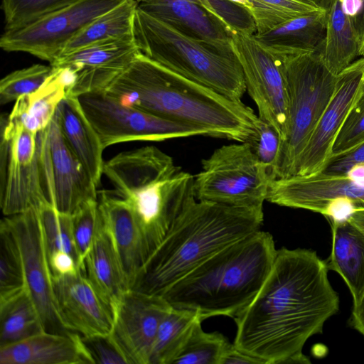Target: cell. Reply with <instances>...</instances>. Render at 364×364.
I'll return each instance as SVG.
<instances>
[{
  "mask_svg": "<svg viewBox=\"0 0 364 364\" xmlns=\"http://www.w3.org/2000/svg\"><path fill=\"white\" fill-rule=\"evenodd\" d=\"M326 262L306 249L277 250L250 305L234 320V346L262 364H309L303 348L339 309Z\"/></svg>",
  "mask_w": 364,
  "mask_h": 364,
  "instance_id": "6da1fadb",
  "label": "cell"
},
{
  "mask_svg": "<svg viewBox=\"0 0 364 364\" xmlns=\"http://www.w3.org/2000/svg\"><path fill=\"white\" fill-rule=\"evenodd\" d=\"M105 92L122 105L238 142L255 137L260 121L242 101L188 80L141 52Z\"/></svg>",
  "mask_w": 364,
  "mask_h": 364,
  "instance_id": "7a4b0ae2",
  "label": "cell"
},
{
  "mask_svg": "<svg viewBox=\"0 0 364 364\" xmlns=\"http://www.w3.org/2000/svg\"><path fill=\"white\" fill-rule=\"evenodd\" d=\"M263 220V209L198 200L193 194L131 289L162 296L215 253L259 230Z\"/></svg>",
  "mask_w": 364,
  "mask_h": 364,
  "instance_id": "3957f363",
  "label": "cell"
},
{
  "mask_svg": "<svg viewBox=\"0 0 364 364\" xmlns=\"http://www.w3.org/2000/svg\"><path fill=\"white\" fill-rule=\"evenodd\" d=\"M271 234L256 231L223 248L162 295L172 306L197 311L203 320L235 318L262 287L277 253Z\"/></svg>",
  "mask_w": 364,
  "mask_h": 364,
  "instance_id": "277c9868",
  "label": "cell"
},
{
  "mask_svg": "<svg viewBox=\"0 0 364 364\" xmlns=\"http://www.w3.org/2000/svg\"><path fill=\"white\" fill-rule=\"evenodd\" d=\"M103 175L133 212L149 258L193 194L194 176L154 146L119 153L105 162Z\"/></svg>",
  "mask_w": 364,
  "mask_h": 364,
  "instance_id": "5b68a950",
  "label": "cell"
},
{
  "mask_svg": "<svg viewBox=\"0 0 364 364\" xmlns=\"http://www.w3.org/2000/svg\"><path fill=\"white\" fill-rule=\"evenodd\" d=\"M133 37L146 56L169 70L229 99L241 101L244 74L231 43L188 36L137 9Z\"/></svg>",
  "mask_w": 364,
  "mask_h": 364,
  "instance_id": "8992f818",
  "label": "cell"
},
{
  "mask_svg": "<svg viewBox=\"0 0 364 364\" xmlns=\"http://www.w3.org/2000/svg\"><path fill=\"white\" fill-rule=\"evenodd\" d=\"M0 205L5 216L48 201L53 205L47 128L38 133L1 117Z\"/></svg>",
  "mask_w": 364,
  "mask_h": 364,
  "instance_id": "52a82bcc",
  "label": "cell"
},
{
  "mask_svg": "<svg viewBox=\"0 0 364 364\" xmlns=\"http://www.w3.org/2000/svg\"><path fill=\"white\" fill-rule=\"evenodd\" d=\"M322 50L277 56L288 93V126L277 178L294 176L299 157L331 101L337 75L327 68Z\"/></svg>",
  "mask_w": 364,
  "mask_h": 364,
  "instance_id": "ba28073f",
  "label": "cell"
},
{
  "mask_svg": "<svg viewBox=\"0 0 364 364\" xmlns=\"http://www.w3.org/2000/svg\"><path fill=\"white\" fill-rule=\"evenodd\" d=\"M274 181L246 142L223 145L202 161L193 178L198 200L228 206L263 209Z\"/></svg>",
  "mask_w": 364,
  "mask_h": 364,
  "instance_id": "9c48e42d",
  "label": "cell"
},
{
  "mask_svg": "<svg viewBox=\"0 0 364 364\" xmlns=\"http://www.w3.org/2000/svg\"><path fill=\"white\" fill-rule=\"evenodd\" d=\"M78 99L105 149L127 141H161L193 136H210L207 130L200 127L122 105L105 92L84 94Z\"/></svg>",
  "mask_w": 364,
  "mask_h": 364,
  "instance_id": "30bf717a",
  "label": "cell"
},
{
  "mask_svg": "<svg viewBox=\"0 0 364 364\" xmlns=\"http://www.w3.org/2000/svg\"><path fill=\"white\" fill-rule=\"evenodd\" d=\"M267 200L284 207L318 213L330 222L364 210V184L346 174L294 175L274 180Z\"/></svg>",
  "mask_w": 364,
  "mask_h": 364,
  "instance_id": "8fae6325",
  "label": "cell"
},
{
  "mask_svg": "<svg viewBox=\"0 0 364 364\" xmlns=\"http://www.w3.org/2000/svg\"><path fill=\"white\" fill-rule=\"evenodd\" d=\"M124 0H79L24 26L4 30L0 47L52 63L66 43L94 19Z\"/></svg>",
  "mask_w": 364,
  "mask_h": 364,
  "instance_id": "7c38bea8",
  "label": "cell"
},
{
  "mask_svg": "<svg viewBox=\"0 0 364 364\" xmlns=\"http://www.w3.org/2000/svg\"><path fill=\"white\" fill-rule=\"evenodd\" d=\"M232 44L259 118L277 131L283 143L288 126V93L279 58L262 47L254 35L235 33Z\"/></svg>",
  "mask_w": 364,
  "mask_h": 364,
  "instance_id": "4fadbf2b",
  "label": "cell"
},
{
  "mask_svg": "<svg viewBox=\"0 0 364 364\" xmlns=\"http://www.w3.org/2000/svg\"><path fill=\"white\" fill-rule=\"evenodd\" d=\"M2 220L14 235L21 256L26 287L41 317L44 331L70 332L58 316L53 291V274L48 263L38 206Z\"/></svg>",
  "mask_w": 364,
  "mask_h": 364,
  "instance_id": "5bb4252c",
  "label": "cell"
},
{
  "mask_svg": "<svg viewBox=\"0 0 364 364\" xmlns=\"http://www.w3.org/2000/svg\"><path fill=\"white\" fill-rule=\"evenodd\" d=\"M171 308L162 296L125 291L109 335L128 364H149L159 326Z\"/></svg>",
  "mask_w": 364,
  "mask_h": 364,
  "instance_id": "9a60e30c",
  "label": "cell"
},
{
  "mask_svg": "<svg viewBox=\"0 0 364 364\" xmlns=\"http://www.w3.org/2000/svg\"><path fill=\"white\" fill-rule=\"evenodd\" d=\"M363 93L364 58H361L337 75L333 95L299 157L295 175L323 171L342 125Z\"/></svg>",
  "mask_w": 364,
  "mask_h": 364,
  "instance_id": "2e32d148",
  "label": "cell"
},
{
  "mask_svg": "<svg viewBox=\"0 0 364 364\" xmlns=\"http://www.w3.org/2000/svg\"><path fill=\"white\" fill-rule=\"evenodd\" d=\"M139 52L132 36L85 46L59 56L50 65L74 73L75 83L69 95L78 97L105 92Z\"/></svg>",
  "mask_w": 364,
  "mask_h": 364,
  "instance_id": "e0dca14e",
  "label": "cell"
},
{
  "mask_svg": "<svg viewBox=\"0 0 364 364\" xmlns=\"http://www.w3.org/2000/svg\"><path fill=\"white\" fill-rule=\"evenodd\" d=\"M55 306L63 326L82 337L107 336L113 315L85 274L53 277Z\"/></svg>",
  "mask_w": 364,
  "mask_h": 364,
  "instance_id": "ac0fdd59",
  "label": "cell"
},
{
  "mask_svg": "<svg viewBox=\"0 0 364 364\" xmlns=\"http://www.w3.org/2000/svg\"><path fill=\"white\" fill-rule=\"evenodd\" d=\"M52 175L53 205L72 215L85 201L97 199V186L64 138L55 113L47 127Z\"/></svg>",
  "mask_w": 364,
  "mask_h": 364,
  "instance_id": "d6986e66",
  "label": "cell"
},
{
  "mask_svg": "<svg viewBox=\"0 0 364 364\" xmlns=\"http://www.w3.org/2000/svg\"><path fill=\"white\" fill-rule=\"evenodd\" d=\"M99 211L117 252L126 280L131 289L148 258L140 228L128 204L109 191L97 196Z\"/></svg>",
  "mask_w": 364,
  "mask_h": 364,
  "instance_id": "ffe728a7",
  "label": "cell"
},
{
  "mask_svg": "<svg viewBox=\"0 0 364 364\" xmlns=\"http://www.w3.org/2000/svg\"><path fill=\"white\" fill-rule=\"evenodd\" d=\"M1 364H94L91 353L77 333L42 331L0 347Z\"/></svg>",
  "mask_w": 364,
  "mask_h": 364,
  "instance_id": "44dd1931",
  "label": "cell"
},
{
  "mask_svg": "<svg viewBox=\"0 0 364 364\" xmlns=\"http://www.w3.org/2000/svg\"><path fill=\"white\" fill-rule=\"evenodd\" d=\"M331 224L332 249L327 267L342 277L355 304L364 294V210Z\"/></svg>",
  "mask_w": 364,
  "mask_h": 364,
  "instance_id": "7402d4cb",
  "label": "cell"
},
{
  "mask_svg": "<svg viewBox=\"0 0 364 364\" xmlns=\"http://www.w3.org/2000/svg\"><path fill=\"white\" fill-rule=\"evenodd\" d=\"M138 8L188 36L231 43L235 33L201 5L187 0H142Z\"/></svg>",
  "mask_w": 364,
  "mask_h": 364,
  "instance_id": "603a6c76",
  "label": "cell"
},
{
  "mask_svg": "<svg viewBox=\"0 0 364 364\" xmlns=\"http://www.w3.org/2000/svg\"><path fill=\"white\" fill-rule=\"evenodd\" d=\"M52 68V73L43 85L32 93L18 98L7 114L10 121L33 133L48 127L58 105L70 95L75 83V75L70 69Z\"/></svg>",
  "mask_w": 364,
  "mask_h": 364,
  "instance_id": "cb8c5ba5",
  "label": "cell"
},
{
  "mask_svg": "<svg viewBox=\"0 0 364 364\" xmlns=\"http://www.w3.org/2000/svg\"><path fill=\"white\" fill-rule=\"evenodd\" d=\"M56 114L67 143L98 187L103 175L105 147L78 97H65L58 105Z\"/></svg>",
  "mask_w": 364,
  "mask_h": 364,
  "instance_id": "d4e9b609",
  "label": "cell"
},
{
  "mask_svg": "<svg viewBox=\"0 0 364 364\" xmlns=\"http://www.w3.org/2000/svg\"><path fill=\"white\" fill-rule=\"evenodd\" d=\"M328 11L317 9L292 18L261 34L257 41L274 55H297L322 50Z\"/></svg>",
  "mask_w": 364,
  "mask_h": 364,
  "instance_id": "484cf974",
  "label": "cell"
},
{
  "mask_svg": "<svg viewBox=\"0 0 364 364\" xmlns=\"http://www.w3.org/2000/svg\"><path fill=\"white\" fill-rule=\"evenodd\" d=\"M82 273L113 315L129 288L100 215L93 242L84 261Z\"/></svg>",
  "mask_w": 364,
  "mask_h": 364,
  "instance_id": "4316f807",
  "label": "cell"
},
{
  "mask_svg": "<svg viewBox=\"0 0 364 364\" xmlns=\"http://www.w3.org/2000/svg\"><path fill=\"white\" fill-rule=\"evenodd\" d=\"M360 41L350 17L340 0H334L329 10L321 55L331 73L339 74L360 55Z\"/></svg>",
  "mask_w": 364,
  "mask_h": 364,
  "instance_id": "83f0119b",
  "label": "cell"
},
{
  "mask_svg": "<svg viewBox=\"0 0 364 364\" xmlns=\"http://www.w3.org/2000/svg\"><path fill=\"white\" fill-rule=\"evenodd\" d=\"M137 6L136 0H124L102 14L73 36L59 56L95 43L132 36Z\"/></svg>",
  "mask_w": 364,
  "mask_h": 364,
  "instance_id": "f1b7e54d",
  "label": "cell"
},
{
  "mask_svg": "<svg viewBox=\"0 0 364 364\" xmlns=\"http://www.w3.org/2000/svg\"><path fill=\"white\" fill-rule=\"evenodd\" d=\"M203 321L197 311L171 306L159 326L149 364H173L196 327Z\"/></svg>",
  "mask_w": 364,
  "mask_h": 364,
  "instance_id": "f546056e",
  "label": "cell"
},
{
  "mask_svg": "<svg viewBox=\"0 0 364 364\" xmlns=\"http://www.w3.org/2000/svg\"><path fill=\"white\" fill-rule=\"evenodd\" d=\"M45 331L28 291L0 303V347Z\"/></svg>",
  "mask_w": 364,
  "mask_h": 364,
  "instance_id": "4dcf8cb0",
  "label": "cell"
},
{
  "mask_svg": "<svg viewBox=\"0 0 364 364\" xmlns=\"http://www.w3.org/2000/svg\"><path fill=\"white\" fill-rule=\"evenodd\" d=\"M27 290L18 244L1 220L0 224V303Z\"/></svg>",
  "mask_w": 364,
  "mask_h": 364,
  "instance_id": "1f68e13d",
  "label": "cell"
},
{
  "mask_svg": "<svg viewBox=\"0 0 364 364\" xmlns=\"http://www.w3.org/2000/svg\"><path fill=\"white\" fill-rule=\"evenodd\" d=\"M38 209L47 254L58 250L67 252L74 257L78 267L72 215L60 212L48 201L41 203Z\"/></svg>",
  "mask_w": 364,
  "mask_h": 364,
  "instance_id": "d6a6232c",
  "label": "cell"
},
{
  "mask_svg": "<svg viewBox=\"0 0 364 364\" xmlns=\"http://www.w3.org/2000/svg\"><path fill=\"white\" fill-rule=\"evenodd\" d=\"M232 344L219 332H205L200 323L173 363L221 364L223 358Z\"/></svg>",
  "mask_w": 364,
  "mask_h": 364,
  "instance_id": "836d02e7",
  "label": "cell"
},
{
  "mask_svg": "<svg viewBox=\"0 0 364 364\" xmlns=\"http://www.w3.org/2000/svg\"><path fill=\"white\" fill-rule=\"evenodd\" d=\"M255 22L257 33L261 34L292 18L318 9L299 0H248Z\"/></svg>",
  "mask_w": 364,
  "mask_h": 364,
  "instance_id": "e575fe53",
  "label": "cell"
},
{
  "mask_svg": "<svg viewBox=\"0 0 364 364\" xmlns=\"http://www.w3.org/2000/svg\"><path fill=\"white\" fill-rule=\"evenodd\" d=\"M79 0H3L4 30L16 29Z\"/></svg>",
  "mask_w": 364,
  "mask_h": 364,
  "instance_id": "d590c367",
  "label": "cell"
},
{
  "mask_svg": "<svg viewBox=\"0 0 364 364\" xmlns=\"http://www.w3.org/2000/svg\"><path fill=\"white\" fill-rule=\"evenodd\" d=\"M52 71L50 65L33 64L9 73L0 81V104L15 102L20 97L36 91Z\"/></svg>",
  "mask_w": 364,
  "mask_h": 364,
  "instance_id": "8d00e7d4",
  "label": "cell"
},
{
  "mask_svg": "<svg viewBox=\"0 0 364 364\" xmlns=\"http://www.w3.org/2000/svg\"><path fill=\"white\" fill-rule=\"evenodd\" d=\"M73 236L78 255L79 270L82 272L84 261L93 242L100 223L97 199L82 203L72 214Z\"/></svg>",
  "mask_w": 364,
  "mask_h": 364,
  "instance_id": "74e56055",
  "label": "cell"
},
{
  "mask_svg": "<svg viewBox=\"0 0 364 364\" xmlns=\"http://www.w3.org/2000/svg\"><path fill=\"white\" fill-rule=\"evenodd\" d=\"M247 143L258 160L267 168L274 180L277 179L282 140L277 131L260 119L257 132Z\"/></svg>",
  "mask_w": 364,
  "mask_h": 364,
  "instance_id": "f35d334b",
  "label": "cell"
},
{
  "mask_svg": "<svg viewBox=\"0 0 364 364\" xmlns=\"http://www.w3.org/2000/svg\"><path fill=\"white\" fill-rule=\"evenodd\" d=\"M202 6L222 21L233 33L255 35L253 16L247 7L230 0H199Z\"/></svg>",
  "mask_w": 364,
  "mask_h": 364,
  "instance_id": "ab89813d",
  "label": "cell"
},
{
  "mask_svg": "<svg viewBox=\"0 0 364 364\" xmlns=\"http://www.w3.org/2000/svg\"><path fill=\"white\" fill-rule=\"evenodd\" d=\"M364 143V93L351 109L333 144L331 157L349 152Z\"/></svg>",
  "mask_w": 364,
  "mask_h": 364,
  "instance_id": "60d3db41",
  "label": "cell"
},
{
  "mask_svg": "<svg viewBox=\"0 0 364 364\" xmlns=\"http://www.w3.org/2000/svg\"><path fill=\"white\" fill-rule=\"evenodd\" d=\"M95 363L128 364L109 335L82 337Z\"/></svg>",
  "mask_w": 364,
  "mask_h": 364,
  "instance_id": "b9f144b4",
  "label": "cell"
},
{
  "mask_svg": "<svg viewBox=\"0 0 364 364\" xmlns=\"http://www.w3.org/2000/svg\"><path fill=\"white\" fill-rule=\"evenodd\" d=\"M356 165H364V143L344 154L331 157L321 172L343 175Z\"/></svg>",
  "mask_w": 364,
  "mask_h": 364,
  "instance_id": "7bdbcfd3",
  "label": "cell"
},
{
  "mask_svg": "<svg viewBox=\"0 0 364 364\" xmlns=\"http://www.w3.org/2000/svg\"><path fill=\"white\" fill-rule=\"evenodd\" d=\"M48 259L53 277L75 275L80 272L74 257L67 252H53Z\"/></svg>",
  "mask_w": 364,
  "mask_h": 364,
  "instance_id": "ee69618b",
  "label": "cell"
},
{
  "mask_svg": "<svg viewBox=\"0 0 364 364\" xmlns=\"http://www.w3.org/2000/svg\"><path fill=\"white\" fill-rule=\"evenodd\" d=\"M340 1L343 11L350 17L360 43H362L364 40V0Z\"/></svg>",
  "mask_w": 364,
  "mask_h": 364,
  "instance_id": "f6af8a7d",
  "label": "cell"
},
{
  "mask_svg": "<svg viewBox=\"0 0 364 364\" xmlns=\"http://www.w3.org/2000/svg\"><path fill=\"white\" fill-rule=\"evenodd\" d=\"M238 363L262 364L259 360L237 349L232 343L223 358L221 364Z\"/></svg>",
  "mask_w": 364,
  "mask_h": 364,
  "instance_id": "bcb514c9",
  "label": "cell"
},
{
  "mask_svg": "<svg viewBox=\"0 0 364 364\" xmlns=\"http://www.w3.org/2000/svg\"><path fill=\"white\" fill-rule=\"evenodd\" d=\"M350 317L352 326L364 336V294L359 301L353 304Z\"/></svg>",
  "mask_w": 364,
  "mask_h": 364,
  "instance_id": "7dc6e473",
  "label": "cell"
},
{
  "mask_svg": "<svg viewBox=\"0 0 364 364\" xmlns=\"http://www.w3.org/2000/svg\"><path fill=\"white\" fill-rule=\"evenodd\" d=\"M318 9L328 11L334 0H299Z\"/></svg>",
  "mask_w": 364,
  "mask_h": 364,
  "instance_id": "c3c4849f",
  "label": "cell"
},
{
  "mask_svg": "<svg viewBox=\"0 0 364 364\" xmlns=\"http://www.w3.org/2000/svg\"><path fill=\"white\" fill-rule=\"evenodd\" d=\"M230 1L237 3L238 4L242 5L244 6L247 7V9H249V10H250V2L248 1V0H230Z\"/></svg>",
  "mask_w": 364,
  "mask_h": 364,
  "instance_id": "681fc988",
  "label": "cell"
},
{
  "mask_svg": "<svg viewBox=\"0 0 364 364\" xmlns=\"http://www.w3.org/2000/svg\"><path fill=\"white\" fill-rule=\"evenodd\" d=\"M360 55H363L364 56V40H363V41L362 42V43L360 45Z\"/></svg>",
  "mask_w": 364,
  "mask_h": 364,
  "instance_id": "f907efd6",
  "label": "cell"
},
{
  "mask_svg": "<svg viewBox=\"0 0 364 364\" xmlns=\"http://www.w3.org/2000/svg\"><path fill=\"white\" fill-rule=\"evenodd\" d=\"M187 1H192V2H195V3H197V4H200V1H199V0H187Z\"/></svg>",
  "mask_w": 364,
  "mask_h": 364,
  "instance_id": "816d5d0a",
  "label": "cell"
},
{
  "mask_svg": "<svg viewBox=\"0 0 364 364\" xmlns=\"http://www.w3.org/2000/svg\"><path fill=\"white\" fill-rule=\"evenodd\" d=\"M137 1V3H139L140 1H141L142 0H136Z\"/></svg>",
  "mask_w": 364,
  "mask_h": 364,
  "instance_id": "f5cc1de1",
  "label": "cell"
}]
</instances>
